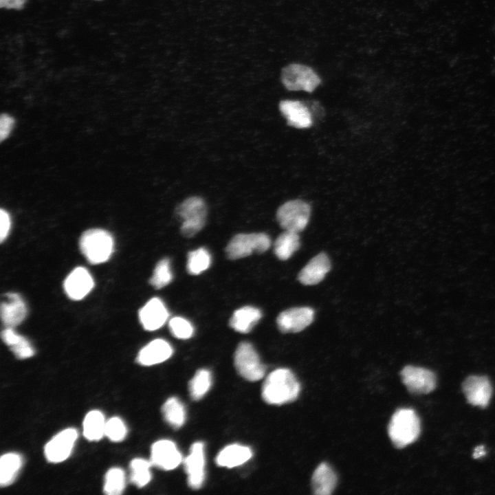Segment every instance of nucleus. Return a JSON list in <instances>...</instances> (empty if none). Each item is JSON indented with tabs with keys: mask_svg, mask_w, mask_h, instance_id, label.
Returning a JSON list of instances; mask_svg holds the SVG:
<instances>
[{
	"mask_svg": "<svg viewBox=\"0 0 495 495\" xmlns=\"http://www.w3.org/2000/svg\"><path fill=\"white\" fill-rule=\"evenodd\" d=\"M126 434V428L119 417L109 419L105 424L104 434L113 441H122Z\"/></svg>",
	"mask_w": 495,
	"mask_h": 495,
	"instance_id": "f704fd0d",
	"label": "nucleus"
},
{
	"mask_svg": "<svg viewBox=\"0 0 495 495\" xmlns=\"http://www.w3.org/2000/svg\"><path fill=\"white\" fill-rule=\"evenodd\" d=\"M271 240L265 233L238 234L228 243L226 248L227 257L236 260L251 255L253 252L262 253L270 247Z\"/></svg>",
	"mask_w": 495,
	"mask_h": 495,
	"instance_id": "39448f33",
	"label": "nucleus"
},
{
	"mask_svg": "<svg viewBox=\"0 0 495 495\" xmlns=\"http://www.w3.org/2000/svg\"><path fill=\"white\" fill-rule=\"evenodd\" d=\"M211 256L204 248L191 251L188 254L187 271L190 274L198 275L206 270L210 265Z\"/></svg>",
	"mask_w": 495,
	"mask_h": 495,
	"instance_id": "c85d7f7f",
	"label": "nucleus"
},
{
	"mask_svg": "<svg viewBox=\"0 0 495 495\" xmlns=\"http://www.w3.org/2000/svg\"><path fill=\"white\" fill-rule=\"evenodd\" d=\"M211 373L206 369L199 370L189 383V391L194 400L202 398L210 388Z\"/></svg>",
	"mask_w": 495,
	"mask_h": 495,
	"instance_id": "c756f323",
	"label": "nucleus"
},
{
	"mask_svg": "<svg viewBox=\"0 0 495 495\" xmlns=\"http://www.w3.org/2000/svg\"><path fill=\"white\" fill-rule=\"evenodd\" d=\"M173 350L168 342L162 339L152 340L139 352L137 361L144 366H151L168 359Z\"/></svg>",
	"mask_w": 495,
	"mask_h": 495,
	"instance_id": "aec40b11",
	"label": "nucleus"
},
{
	"mask_svg": "<svg viewBox=\"0 0 495 495\" xmlns=\"http://www.w3.org/2000/svg\"><path fill=\"white\" fill-rule=\"evenodd\" d=\"M485 447L483 446H478L476 447L474 450L473 457L478 459L485 455Z\"/></svg>",
	"mask_w": 495,
	"mask_h": 495,
	"instance_id": "58836bf2",
	"label": "nucleus"
},
{
	"mask_svg": "<svg viewBox=\"0 0 495 495\" xmlns=\"http://www.w3.org/2000/svg\"><path fill=\"white\" fill-rule=\"evenodd\" d=\"M279 109L290 126L304 129L312 124L311 115L308 108L300 101L282 100Z\"/></svg>",
	"mask_w": 495,
	"mask_h": 495,
	"instance_id": "6ab92c4d",
	"label": "nucleus"
},
{
	"mask_svg": "<svg viewBox=\"0 0 495 495\" xmlns=\"http://www.w3.org/2000/svg\"><path fill=\"white\" fill-rule=\"evenodd\" d=\"M177 219L182 221L181 234L187 238L192 237L205 226L207 207L199 197L187 198L175 210Z\"/></svg>",
	"mask_w": 495,
	"mask_h": 495,
	"instance_id": "7ed1b4c3",
	"label": "nucleus"
},
{
	"mask_svg": "<svg viewBox=\"0 0 495 495\" xmlns=\"http://www.w3.org/2000/svg\"><path fill=\"white\" fill-rule=\"evenodd\" d=\"M106 422L103 414L97 410L89 412L83 421V434L89 441L100 440L104 434Z\"/></svg>",
	"mask_w": 495,
	"mask_h": 495,
	"instance_id": "bb28decb",
	"label": "nucleus"
},
{
	"mask_svg": "<svg viewBox=\"0 0 495 495\" xmlns=\"http://www.w3.org/2000/svg\"><path fill=\"white\" fill-rule=\"evenodd\" d=\"M314 312L307 307L286 309L278 315L276 323L282 333H297L308 327L314 320Z\"/></svg>",
	"mask_w": 495,
	"mask_h": 495,
	"instance_id": "9b49d317",
	"label": "nucleus"
},
{
	"mask_svg": "<svg viewBox=\"0 0 495 495\" xmlns=\"http://www.w3.org/2000/svg\"><path fill=\"white\" fill-rule=\"evenodd\" d=\"M300 245L298 232L285 230L275 241L274 252L280 260H287L298 250Z\"/></svg>",
	"mask_w": 495,
	"mask_h": 495,
	"instance_id": "a878e982",
	"label": "nucleus"
},
{
	"mask_svg": "<svg viewBox=\"0 0 495 495\" xmlns=\"http://www.w3.org/2000/svg\"><path fill=\"white\" fill-rule=\"evenodd\" d=\"M3 342L19 359L29 358L34 355V350L29 341L18 334L12 327H6L1 333Z\"/></svg>",
	"mask_w": 495,
	"mask_h": 495,
	"instance_id": "b1692460",
	"label": "nucleus"
},
{
	"mask_svg": "<svg viewBox=\"0 0 495 495\" xmlns=\"http://www.w3.org/2000/svg\"><path fill=\"white\" fill-rule=\"evenodd\" d=\"M14 120L8 114H2L0 118V140H5L12 131Z\"/></svg>",
	"mask_w": 495,
	"mask_h": 495,
	"instance_id": "c9c22d12",
	"label": "nucleus"
},
{
	"mask_svg": "<svg viewBox=\"0 0 495 495\" xmlns=\"http://www.w3.org/2000/svg\"><path fill=\"white\" fill-rule=\"evenodd\" d=\"M331 269V263L325 253L313 257L298 274V280L305 285H314L323 280Z\"/></svg>",
	"mask_w": 495,
	"mask_h": 495,
	"instance_id": "a211bd4d",
	"label": "nucleus"
},
{
	"mask_svg": "<svg viewBox=\"0 0 495 495\" xmlns=\"http://www.w3.org/2000/svg\"><path fill=\"white\" fill-rule=\"evenodd\" d=\"M462 387L468 403L483 408L488 405L492 397V388L487 377L469 376L463 382Z\"/></svg>",
	"mask_w": 495,
	"mask_h": 495,
	"instance_id": "ddd939ff",
	"label": "nucleus"
},
{
	"mask_svg": "<svg viewBox=\"0 0 495 495\" xmlns=\"http://www.w3.org/2000/svg\"><path fill=\"white\" fill-rule=\"evenodd\" d=\"M336 483V475L327 463H320L314 470L311 477V489L314 494H331Z\"/></svg>",
	"mask_w": 495,
	"mask_h": 495,
	"instance_id": "412c9836",
	"label": "nucleus"
},
{
	"mask_svg": "<svg viewBox=\"0 0 495 495\" xmlns=\"http://www.w3.org/2000/svg\"><path fill=\"white\" fill-rule=\"evenodd\" d=\"M311 214L310 206L300 199L291 200L279 207L276 219L285 230L299 232L307 226Z\"/></svg>",
	"mask_w": 495,
	"mask_h": 495,
	"instance_id": "423d86ee",
	"label": "nucleus"
},
{
	"mask_svg": "<svg viewBox=\"0 0 495 495\" xmlns=\"http://www.w3.org/2000/svg\"><path fill=\"white\" fill-rule=\"evenodd\" d=\"M172 279L173 274L170 270V261L168 258H164L157 263L149 283L158 289L168 285L172 281Z\"/></svg>",
	"mask_w": 495,
	"mask_h": 495,
	"instance_id": "473e14b6",
	"label": "nucleus"
},
{
	"mask_svg": "<svg viewBox=\"0 0 495 495\" xmlns=\"http://www.w3.org/2000/svg\"><path fill=\"white\" fill-rule=\"evenodd\" d=\"M79 245L82 253L92 264L107 261L113 250L111 235L99 228L86 230L80 237Z\"/></svg>",
	"mask_w": 495,
	"mask_h": 495,
	"instance_id": "20e7f679",
	"label": "nucleus"
},
{
	"mask_svg": "<svg viewBox=\"0 0 495 495\" xmlns=\"http://www.w3.org/2000/svg\"><path fill=\"white\" fill-rule=\"evenodd\" d=\"M0 241L3 242L7 237L10 229V217L8 212L3 209L0 211Z\"/></svg>",
	"mask_w": 495,
	"mask_h": 495,
	"instance_id": "e433bc0d",
	"label": "nucleus"
},
{
	"mask_svg": "<svg viewBox=\"0 0 495 495\" xmlns=\"http://www.w3.org/2000/svg\"><path fill=\"white\" fill-rule=\"evenodd\" d=\"M421 430L420 420L410 408H400L393 415L388 426V436L397 448L413 443Z\"/></svg>",
	"mask_w": 495,
	"mask_h": 495,
	"instance_id": "f03ea898",
	"label": "nucleus"
},
{
	"mask_svg": "<svg viewBox=\"0 0 495 495\" xmlns=\"http://www.w3.org/2000/svg\"><path fill=\"white\" fill-rule=\"evenodd\" d=\"M262 316L261 310L252 306H245L236 310L229 324L234 331L247 333L258 322Z\"/></svg>",
	"mask_w": 495,
	"mask_h": 495,
	"instance_id": "5701e85b",
	"label": "nucleus"
},
{
	"mask_svg": "<svg viewBox=\"0 0 495 495\" xmlns=\"http://www.w3.org/2000/svg\"><path fill=\"white\" fill-rule=\"evenodd\" d=\"M162 411L165 420L173 428H179L184 424L185 408L177 397L168 399L162 406Z\"/></svg>",
	"mask_w": 495,
	"mask_h": 495,
	"instance_id": "cd10ccee",
	"label": "nucleus"
},
{
	"mask_svg": "<svg viewBox=\"0 0 495 495\" xmlns=\"http://www.w3.org/2000/svg\"><path fill=\"white\" fill-rule=\"evenodd\" d=\"M300 390V384L293 373L287 368H278L266 377L262 397L267 404L281 405L294 401Z\"/></svg>",
	"mask_w": 495,
	"mask_h": 495,
	"instance_id": "f257e3e1",
	"label": "nucleus"
},
{
	"mask_svg": "<svg viewBox=\"0 0 495 495\" xmlns=\"http://www.w3.org/2000/svg\"><path fill=\"white\" fill-rule=\"evenodd\" d=\"M22 463V458L17 453H6L1 456L0 484L1 487L8 486L14 481Z\"/></svg>",
	"mask_w": 495,
	"mask_h": 495,
	"instance_id": "393cba45",
	"label": "nucleus"
},
{
	"mask_svg": "<svg viewBox=\"0 0 495 495\" xmlns=\"http://www.w3.org/2000/svg\"><path fill=\"white\" fill-rule=\"evenodd\" d=\"M281 80L288 90L307 92H312L320 83L319 76L311 67L298 63L285 67L281 72Z\"/></svg>",
	"mask_w": 495,
	"mask_h": 495,
	"instance_id": "0eeeda50",
	"label": "nucleus"
},
{
	"mask_svg": "<svg viewBox=\"0 0 495 495\" xmlns=\"http://www.w3.org/2000/svg\"><path fill=\"white\" fill-rule=\"evenodd\" d=\"M168 312L163 302L153 298L139 311L140 321L144 329L154 331L164 325Z\"/></svg>",
	"mask_w": 495,
	"mask_h": 495,
	"instance_id": "f3484780",
	"label": "nucleus"
},
{
	"mask_svg": "<svg viewBox=\"0 0 495 495\" xmlns=\"http://www.w3.org/2000/svg\"><path fill=\"white\" fill-rule=\"evenodd\" d=\"M94 285V280L89 272L82 267H78L65 278L63 287L69 298L79 300L90 292Z\"/></svg>",
	"mask_w": 495,
	"mask_h": 495,
	"instance_id": "dca6fc26",
	"label": "nucleus"
},
{
	"mask_svg": "<svg viewBox=\"0 0 495 495\" xmlns=\"http://www.w3.org/2000/svg\"><path fill=\"white\" fill-rule=\"evenodd\" d=\"M181 461L182 454L173 441L162 439L152 445L151 450L152 465L164 470H170L177 468Z\"/></svg>",
	"mask_w": 495,
	"mask_h": 495,
	"instance_id": "4468645a",
	"label": "nucleus"
},
{
	"mask_svg": "<svg viewBox=\"0 0 495 495\" xmlns=\"http://www.w3.org/2000/svg\"><path fill=\"white\" fill-rule=\"evenodd\" d=\"M168 326L171 333L179 339H188L194 333V328L191 323L182 317L171 318Z\"/></svg>",
	"mask_w": 495,
	"mask_h": 495,
	"instance_id": "72a5a7b5",
	"label": "nucleus"
},
{
	"mask_svg": "<svg viewBox=\"0 0 495 495\" xmlns=\"http://www.w3.org/2000/svg\"><path fill=\"white\" fill-rule=\"evenodd\" d=\"M188 475V483L192 489L201 487L205 478V455L204 444L197 441L190 448V454L184 461Z\"/></svg>",
	"mask_w": 495,
	"mask_h": 495,
	"instance_id": "f8f14e48",
	"label": "nucleus"
},
{
	"mask_svg": "<svg viewBox=\"0 0 495 495\" xmlns=\"http://www.w3.org/2000/svg\"><path fill=\"white\" fill-rule=\"evenodd\" d=\"M234 360L236 369L247 380L255 382L264 376L265 368L250 343L242 342L238 345Z\"/></svg>",
	"mask_w": 495,
	"mask_h": 495,
	"instance_id": "6e6552de",
	"label": "nucleus"
},
{
	"mask_svg": "<svg viewBox=\"0 0 495 495\" xmlns=\"http://www.w3.org/2000/svg\"><path fill=\"white\" fill-rule=\"evenodd\" d=\"M125 487L124 471L118 468L109 470L105 475L104 492L108 495H118L122 493Z\"/></svg>",
	"mask_w": 495,
	"mask_h": 495,
	"instance_id": "2f4dec72",
	"label": "nucleus"
},
{
	"mask_svg": "<svg viewBox=\"0 0 495 495\" xmlns=\"http://www.w3.org/2000/svg\"><path fill=\"white\" fill-rule=\"evenodd\" d=\"M27 0H0L1 8L8 9H21Z\"/></svg>",
	"mask_w": 495,
	"mask_h": 495,
	"instance_id": "4c0bfd02",
	"label": "nucleus"
},
{
	"mask_svg": "<svg viewBox=\"0 0 495 495\" xmlns=\"http://www.w3.org/2000/svg\"><path fill=\"white\" fill-rule=\"evenodd\" d=\"M252 456L250 448L239 444H231L222 449L215 461L219 466L234 468L242 465Z\"/></svg>",
	"mask_w": 495,
	"mask_h": 495,
	"instance_id": "4be33fe9",
	"label": "nucleus"
},
{
	"mask_svg": "<svg viewBox=\"0 0 495 495\" xmlns=\"http://www.w3.org/2000/svg\"><path fill=\"white\" fill-rule=\"evenodd\" d=\"M402 380L408 390L415 394H427L436 386L434 373L425 368L406 366L401 371Z\"/></svg>",
	"mask_w": 495,
	"mask_h": 495,
	"instance_id": "1a4fd4ad",
	"label": "nucleus"
},
{
	"mask_svg": "<svg viewBox=\"0 0 495 495\" xmlns=\"http://www.w3.org/2000/svg\"><path fill=\"white\" fill-rule=\"evenodd\" d=\"M5 300L1 303L0 315L6 327H14L21 324L27 315V307L21 296L14 292L4 294Z\"/></svg>",
	"mask_w": 495,
	"mask_h": 495,
	"instance_id": "2eb2a0df",
	"label": "nucleus"
},
{
	"mask_svg": "<svg viewBox=\"0 0 495 495\" xmlns=\"http://www.w3.org/2000/svg\"><path fill=\"white\" fill-rule=\"evenodd\" d=\"M151 461L137 458L130 463L131 481L138 487H142L149 483L151 479L150 468Z\"/></svg>",
	"mask_w": 495,
	"mask_h": 495,
	"instance_id": "7c9ffc66",
	"label": "nucleus"
},
{
	"mask_svg": "<svg viewBox=\"0 0 495 495\" xmlns=\"http://www.w3.org/2000/svg\"><path fill=\"white\" fill-rule=\"evenodd\" d=\"M78 432L74 428H67L56 434L45 446V456L49 462L59 463L70 455Z\"/></svg>",
	"mask_w": 495,
	"mask_h": 495,
	"instance_id": "9d476101",
	"label": "nucleus"
}]
</instances>
